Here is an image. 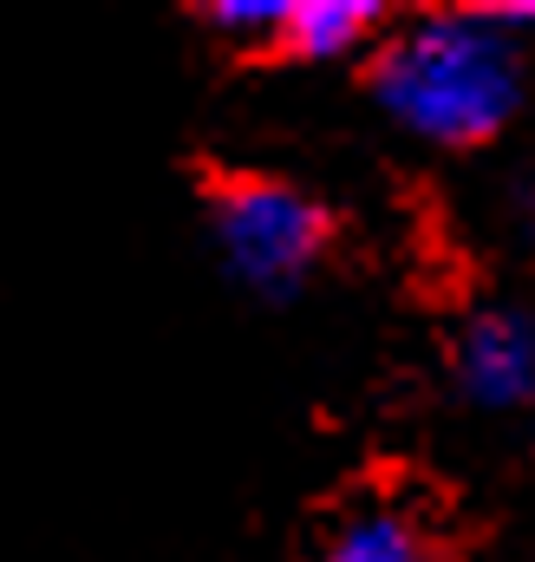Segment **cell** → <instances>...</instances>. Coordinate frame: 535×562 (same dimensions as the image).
<instances>
[{
  "instance_id": "3",
  "label": "cell",
  "mask_w": 535,
  "mask_h": 562,
  "mask_svg": "<svg viewBox=\"0 0 535 562\" xmlns=\"http://www.w3.org/2000/svg\"><path fill=\"white\" fill-rule=\"evenodd\" d=\"M451 386L483 406V413H510L535 400V314L530 307H477L457 340H451Z\"/></svg>"
},
{
  "instance_id": "6",
  "label": "cell",
  "mask_w": 535,
  "mask_h": 562,
  "mask_svg": "<svg viewBox=\"0 0 535 562\" xmlns=\"http://www.w3.org/2000/svg\"><path fill=\"white\" fill-rule=\"evenodd\" d=\"M281 13H287V0H203V7H190V20L203 33H216L223 46H242V53H274Z\"/></svg>"
},
{
  "instance_id": "5",
  "label": "cell",
  "mask_w": 535,
  "mask_h": 562,
  "mask_svg": "<svg viewBox=\"0 0 535 562\" xmlns=\"http://www.w3.org/2000/svg\"><path fill=\"white\" fill-rule=\"evenodd\" d=\"M320 562H444L437 543L392 504H366V510H346L327 543H320Z\"/></svg>"
},
{
  "instance_id": "2",
  "label": "cell",
  "mask_w": 535,
  "mask_h": 562,
  "mask_svg": "<svg viewBox=\"0 0 535 562\" xmlns=\"http://www.w3.org/2000/svg\"><path fill=\"white\" fill-rule=\"evenodd\" d=\"M209 236H216V256L236 288H249L255 301H287L300 294L314 269L327 262L333 249V216L320 196H307L300 183L287 177H268V170H223L209 177Z\"/></svg>"
},
{
  "instance_id": "4",
  "label": "cell",
  "mask_w": 535,
  "mask_h": 562,
  "mask_svg": "<svg viewBox=\"0 0 535 562\" xmlns=\"http://www.w3.org/2000/svg\"><path fill=\"white\" fill-rule=\"evenodd\" d=\"M379 26H386V13H379L373 0H287L281 33H274V53L320 66V59L360 53Z\"/></svg>"
},
{
  "instance_id": "1",
  "label": "cell",
  "mask_w": 535,
  "mask_h": 562,
  "mask_svg": "<svg viewBox=\"0 0 535 562\" xmlns=\"http://www.w3.org/2000/svg\"><path fill=\"white\" fill-rule=\"evenodd\" d=\"M366 86L379 112L411 138L470 150L516 119L523 59H516V40L497 33L477 7H431L379 46Z\"/></svg>"
},
{
  "instance_id": "7",
  "label": "cell",
  "mask_w": 535,
  "mask_h": 562,
  "mask_svg": "<svg viewBox=\"0 0 535 562\" xmlns=\"http://www.w3.org/2000/svg\"><path fill=\"white\" fill-rule=\"evenodd\" d=\"M477 13H483L497 33H510V40L535 26V0H477Z\"/></svg>"
}]
</instances>
